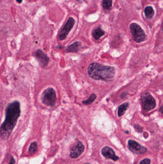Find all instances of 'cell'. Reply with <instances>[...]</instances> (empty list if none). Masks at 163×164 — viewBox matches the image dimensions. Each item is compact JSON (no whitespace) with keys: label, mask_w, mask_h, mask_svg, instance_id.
Returning <instances> with one entry per match:
<instances>
[{"label":"cell","mask_w":163,"mask_h":164,"mask_svg":"<svg viewBox=\"0 0 163 164\" xmlns=\"http://www.w3.org/2000/svg\"><path fill=\"white\" fill-rule=\"evenodd\" d=\"M20 103L15 100L7 105L5 109V118L0 126V137L7 140L10 136L20 116Z\"/></svg>","instance_id":"cell-1"},{"label":"cell","mask_w":163,"mask_h":164,"mask_svg":"<svg viewBox=\"0 0 163 164\" xmlns=\"http://www.w3.org/2000/svg\"><path fill=\"white\" fill-rule=\"evenodd\" d=\"M87 72L88 76L92 79L110 82L115 76V68L114 67L92 62L88 67Z\"/></svg>","instance_id":"cell-2"},{"label":"cell","mask_w":163,"mask_h":164,"mask_svg":"<svg viewBox=\"0 0 163 164\" xmlns=\"http://www.w3.org/2000/svg\"><path fill=\"white\" fill-rule=\"evenodd\" d=\"M41 100L44 105L54 107L57 101L56 92L55 89L52 87L45 89L41 94Z\"/></svg>","instance_id":"cell-3"},{"label":"cell","mask_w":163,"mask_h":164,"mask_svg":"<svg viewBox=\"0 0 163 164\" xmlns=\"http://www.w3.org/2000/svg\"><path fill=\"white\" fill-rule=\"evenodd\" d=\"M130 30L133 39L137 43H141L146 40V36L143 29L137 24L131 23L130 25Z\"/></svg>","instance_id":"cell-4"},{"label":"cell","mask_w":163,"mask_h":164,"mask_svg":"<svg viewBox=\"0 0 163 164\" xmlns=\"http://www.w3.org/2000/svg\"><path fill=\"white\" fill-rule=\"evenodd\" d=\"M140 100L143 110L146 112L152 110L156 107V101L149 92L144 93L141 96Z\"/></svg>","instance_id":"cell-5"},{"label":"cell","mask_w":163,"mask_h":164,"mask_svg":"<svg viewBox=\"0 0 163 164\" xmlns=\"http://www.w3.org/2000/svg\"><path fill=\"white\" fill-rule=\"evenodd\" d=\"M75 20L72 18H69L64 27L62 28L59 34V39L60 40H65L74 26Z\"/></svg>","instance_id":"cell-6"},{"label":"cell","mask_w":163,"mask_h":164,"mask_svg":"<svg viewBox=\"0 0 163 164\" xmlns=\"http://www.w3.org/2000/svg\"><path fill=\"white\" fill-rule=\"evenodd\" d=\"M129 149L133 153L137 154H143L146 153L147 148L140 145L139 143L133 140H129L128 142Z\"/></svg>","instance_id":"cell-7"},{"label":"cell","mask_w":163,"mask_h":164,"mask_svg":"<svg viewBox=\"0 0 163 164\" xmlns=\"http://www.w3.org/2000/svg\"><path fill=\"white\" fill-rule=\"evenodd\" d=\"M84 150V146L82 142L77 141L70 150L69 156L72 158H77L82 155Z\"/></svg>","instance_id":"cell-8"},{"label":"cell","mask_w":163,"mask_h":164,"mask_svg":"<svg viewBox=\"0 0 163 164\" xmlns=\"http://www.w3.org/2000/svg\"><path fill=\"white\" fill-rule=\"evenodd\" d=\"M35 55V57L42 67L45 68L47 66L50 60L48 56L45 54L43 50L40 49H38L36 50Z\"/></svg>","instance_id":"cell-9"},{"label":"cell","mask_w":163,"mask_h":164,"mask_svg":"<svg viewBox=\"0 0 163 164\" xmlns=\"http://www.w3.org/2000/svg\"><path fill=\"white\" fill-rule=\"evenodd\" d=\"M101 154L106 159H110L114 161L118 160L119 157L115 155L112 148L109 146H105L101 150Z\"/></svg>","instance_id":"cell-10"},{"label":"cell","mask_w":163,"mask_h":164,"mask_svg":"<svg viewBox=\"0 0 163 164\" xmlns=\"http://www.w3.org/2000/svg\"><path fill=\"white\" fill-rule=\"evenodd\" d=\"M82 47V43L80 41H76L67 48L66 51L67 52H77Z\"/></svg>","instance_id":"cell-11"},{"label":"cell","mask_w":163,"mask_h":164,"mask_svg":"<svg viewBox=\"0 0 163 164\" xmlns=\"http://www.w3.org/2000/svg\"><path fill=\"white\" fill-rule=\"evenodd\" d=\"M105 35V32L101 29L100 27L94 29L92 32V36L96 40H98Z\"/></svg>","instance_id":"cell-12"},{"label":"cell","mask_w":163,"mask_h":164,"mask_svg":"<svg viewBox=\"0 0 163 164\" xmlns=\"http://www.w3.org/2000/svg\"><path fill=\"white\" fill-rule=\"evenodd\" d=\"M129 104L128 102H126L120 105L119 107L118 110V115L119 117H120L125 114L128 108L129 107Z\"/></svg>","instance_id":"cell-13"},{"label":"cell","mask_w":163,"mask_h":164,"mask_svg":"<svg viewBox=\"0 0 163 164\" xmlns=\"http://www.w3.org/2000/svg\"><path fill=\"white\" fill-rule=\"evenodd\" d=\"M144 12L147 19H152L155 14V11L152 6H146L144 10Z\"/></svg>","instance_id":"cell-14"},{"label":"cell","mask_w":163,"mask_h":164,"mask_svg":"<svg viewBox=\"0 0 163 164\" xmlns=\"http://www.w3.org/2000/svg\"><path fill=\"white\" fill-rule=\"evenodd\" d=\"M37 142H33V143H31L30 146L29 148V153L31 155H34L37 152Z\"/></svg>","instance_id":"cell-15"},{"label":"cell","mask_w":163,"mask_h":164,"mask_svg":"<svg viewBox=\"0 0 163 164\" xmlns=\"http://www.w3.org/2000/svg\"><path fill=\"white\" fill-rule=\"evenodd\" d=\"M96 98H97V96L95 94H92L90 96L87 100L82 101V103L84 105H90V104H92L93 102H94L95 99H96Z\"/></svg>","instance_id":"cell-16"},{"label":"cell","mask_w":163,"mask_h":164,"mask_svg":"<svg viewBox=\"0 0 163 164\" xmlns=\"http://www.w3.org/2000/svg\"><path fill=\"white\" fill-rule=\"evenodd\" d=\"M112 0H103L102 6L106 10H110L112 6Z\"/></svg>","instance_id":"cell-17"},{"label":"cell","mask_w":163,"mask_h":164,"mask_svg":"<svg viewBox=\"0 0 163 164\" xmlns=\"http://www.w3.org/2000/svg\"><path fill=\"white\" fill-rule=\"evenodd\" d=\"M151 164V160L148 158H146L140 162L139 164Z\"/></svg>","instance_id":"cell-18"},{"label":"cell","mask_w":163,"mask_h":164,"mask_svg":"<svg viewBox=\"0 0 163 164\" xmlns=\"http://www.w3.org/2000/svg\"><path fill=\"white\" fill-rule=\"evenodd\" d=\"M135 128L137 132H138V133H141V132H142V130H143L142 127H141L140 126L138 125H136L135 126Z\"/></svg>","instance_id":"cell-19"},{"label":"cell","mask_w":163,"mask_h":164,"mask_svg":"<svg viewBox=\"0 0 163 164\" xmlns=\"http://www.w3.org/2000/svg\"><path fill=\"white\" fill-rule=\"evenodd\" d=\"M15 159L13 158V156L11 157L9 163V164H15Z\"/></svg>","instance_id":"cell-20"},{"label":"cell","mask_w":163,"mask_h":164,"mask_svg":"<svg viewBox=\"0 0 163 164\" xmlns=\"http://www.w3.org/2000/svg\"><path fill=\"white\" fill-rule=\"evenodd\" d=\"M163 107L162 106H161V108H160V109H159V111H160V112H161V114H162L163 113Z\"/></svg>","instance_id":"cell-21"},{"label":"cell","mask_w":163,"mask_h":164,"mask_svg":"<svg viewBox=\"0 0 163 164\" xmlns=\"http://www.w3.org/2000/svg\"><path fill=\"white\" fill-rule=\"evenodd\" d=\"M16 1H17L18 3H20L22 2V0H16Z\"/></svg>","instance_id":"cell-22"},{"label":"cell","mask_w":163,"mask_h":164,"mask_svg":"<svg viewBox=\"0 0 163 164\" xmlns=\"http://www.w3.org/2000/svg\"><path fill=\"white\" fill-rule=\"evenodd\" d=\"M76 1L79 2H81L82 1V0H75Z\"/></svg>","instance_id":"cell-23"},{"label":"cell","mask_w":163,"mask_h":164,"mask_svg":"<svg viewBox=\"0 0 163 164\" xmlns=\"http://www.w3.org/2000/svg\"><path fill=\"white\" fill-rule=\"evenodd\" d=\"M90 164V163H85V164Z\"/></svg>","instance_id":"cell-24"}]
</instances>
